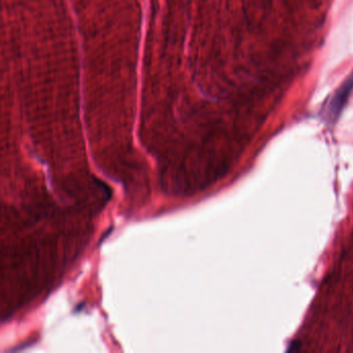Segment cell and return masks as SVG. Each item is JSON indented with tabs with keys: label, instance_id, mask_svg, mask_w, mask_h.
Returning <instances> with one entry per match:
<instances>
[{
	"label": "cell",
	"instance_id": "6da1fadb",
	"mask_svg": "<svg viewBox=\"0 0 353 353\" xmlns=\"http://www.w3.org/2000/svg\"><path fill=\"white\" fill-rule=\"evenodd\" d=\"M353 90V77H350L343 85L339 88L337 92L331 99L329 105V116L333 119L339 116L343 110L346 102L349 98L351 91Z\"/></svg>",
	"mask_w": 353,
	"mask_h": 353
}]
</instances>
